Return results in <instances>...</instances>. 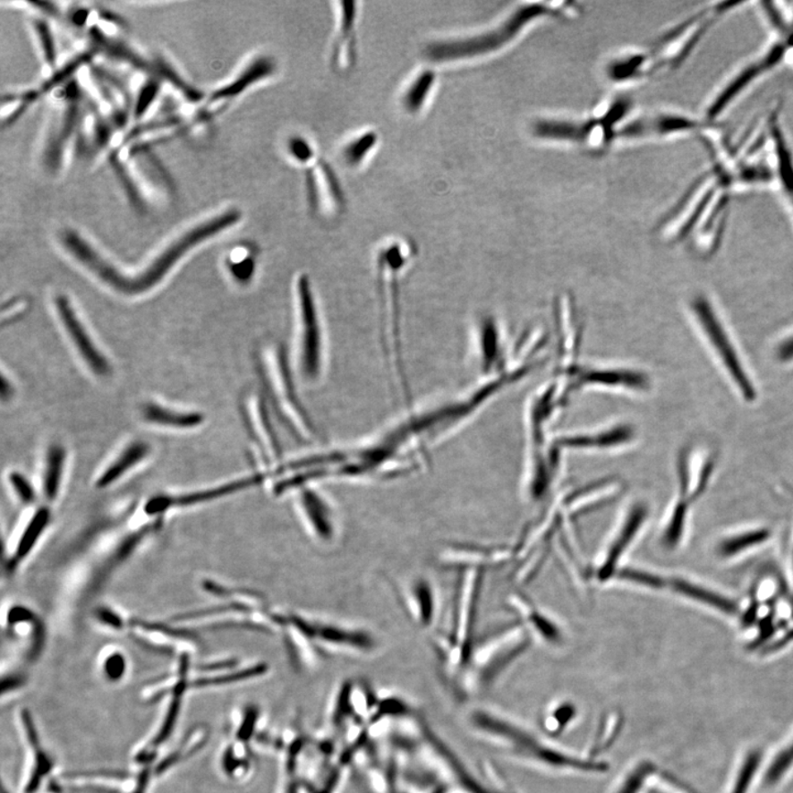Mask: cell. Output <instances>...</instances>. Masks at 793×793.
Segmentation results:
<instances>
[{
	"label": "cell",
	"instance_id": "obj_46",
	"mask_svg": "<svg viewBox=\"0 0 793 793\" xmlns=\"http://www.w3.org/2000/svg\"><path fill=\"white\" fill-rule=\"evenodd\" d=\"M11 391H12L11 385H9L7 383L6 379H4V377H3V379H2V395H3L4 398H6V396H8L9 394H11Z\"/></svg>",
	"mask_w": 793,
	"mask_h": 793
},
{
	"label": "cell",
	"instance_id": "obj_1",
	"mask_svg": "<svg viewBox=\"0 0 793 793\" xmlns=\"http://www.w3.org/2000/svg\"><path fill=\"white\" fill-rule=\"evenodd\" d=\"M241 212L237 209L217 215L209 221L200 224L181 236L178 241L166 248L162 254L152 262L149 269L142 272V275L129 278L123 276L116 269L100 257L82 237L74 232H66L64 235V243L76 260L82 262L85 267L92 270L105 284L111 286L113 289L123 294L137 295L154 288L165 278L166 275L174 269L181 258L192 250L199 243L208 241L217 234L226 231V228L235 226L240 222Z\"/></svg>",
	"mask_w": 793,
	"mask_h": 793
},
{
	"label": "cell",
	"instance_id": "obj_17",
	"mask_svg": "<svg viewBox=\"0 0 793 793\" xmlns=\"http://www.w3.org/2000/svg\"><path fill=\"white\" fill-rule=\"evenodd\" d=\"M208 738L209 730L204 726H199V728L191 730L188 737L179 744V746L174 752H171L168 756L157 763L156 767H154L155 775H164L170 769L193 756L204 746V744L208 742Z\"/></svg>",
	"mask_w": 793,
	"mask_h": 793
},
{
	"label": "cell",
	"instance_id": "obj_10",
	"mask_svg": "<svg viewBox=\"0 0 793 793\" xmlns=\"http://www.w3.org/2000/svg\"><path fill=\"white\" fill-rule=\"evenodd\" d=\"M55 305L57 314H59L61 321L64 322L66 332L86 364L98 376L108 375L112 371L111 365L98 351V348L94 345L92 338L90 337L78 315L75 314L69 299L65 295H59L56 298Z\"/></svg>",
	"mask_w": 793,
	"mask_h": 793
},
{
	"label": "cell",
	"instance_id": "obj_40",
	"mask_svg": "<svg viewBox=\"0 0 793 793\" xmlns=\"http://www.w3.org/2000/svg\"><path fill=\"white\" fill-rule=\"evenodd\" d=\"M777 184L780 185V188L782 191L783 195L787 199L788 204L791 209V212L793 214V172L788 174L786 175H782L781 178L778 179Z\"/></svg>",
	"mask_w": 793,
	"mask_h": 793
},
{
	"label": "cell",
	"instance_id": "obj_37",
	"mask_svg": "<svg viewBox=\"0 0 793 793\" xmlns=\"http://www.w3.org/2000/svg\"><path fill=\"white\" fill-rule=\"evenodd\" d=\"M289 151L294 159L301 162V164L308 162L313 157L311 145L307 141L303 140V138H294V140L290 141Z\"/></svg>",
	"mask_w": 793,
	"mask_h": 793
},
{
	"label": "cell",
	"instance_id": "obj_8",
	"mask_svg": "<svg viewBox=\"0 0 793 793\" xmlns=\"http://www.w3.org/2000/svg\"><path fill=\"white\" fill-rule=\"evenodd\" d=\"M297 298L301 370L305 376L314 379L321 365V340L311 289L304 277L298 281Z\"/></svg>",
	"mask_w": 793,
	"mask_h": 793
},
{
	"label": "cell",
	"instance_id": "obj_16",
	"mask_svg": "<svg viewBox=\"0 0 793 793\" xmlns=\"http://www.w3.org/2000/svg\"><path fill=\"white\" fill-rule=\"evenodd\" d=\"M340 36L334 50V64L340 68L350 64L354 52V29L356 21V4L342 3Z\"/></svg>",
	"mask_w": 793,
	"mask_h": 793
},
{
	"label": "cell",
	"instance_id": "obj_4",
	"mask_svg": "<svg viewBox=\"0 0 793 793\" xmlns=\"http://www.w3.org/2000/svg\"><path fill=\"white\" fill-rule=\"evenodd\" d=\"M696 321L702 332L704 333L710 345L713 347L715 354L722 362L724 369L732 379L735 386L744 399L753 401L756 399V389L748 376V372L743 364L742 358L730 338L728 329L713 309V305L704 297H696L691 303Z\"/></svg>",
	"mask_w": 793,
	"mask_h": 793
},
{
	"label": "cell",
	"instance_id": "obj_21",
	"mask_svg": "<svg viewBox=\"0 0 793 793\" xmlns=\"http://www.w3.org/2000/svg\"><path fill=\"white\" fill-rule=\"evenodd\" d=\"M671 586L677 593L690 597V599L701 601V603L710 605L712 608L723 611V613L735 614L738 611L737 604H735L733 601L728 599V597L714 593V592L703 589V587L692 584L690 582L681 579H673L671 581Z\"/></svg>",
	"mask_w": 793,
	"mask_h": 793
},
{
	"label": "cell",
	"instance_id": "obj_6",
	"mask_svg": "<svg viewBox=\"0 0 793 793\" xmlns=\"http://www.w3.org/2000/svg\"><path fill=\"white\" fill-rule=\"evenodd\" d=\"M264 358L262 370L269 386L272 404L284 422L300 438L310 439L313 436L312 424L300 407L297 396L294 394L293 383L289 379L284 356L279 348L274 345Z\"/></svg>",
	"mask_w": 793,
	"mask_h": 793
},
{
	"label": "cell",
	"instance_id": "obj_31",
	"mask_svg": "<svg viewBox=\"0 0 793 793\" xmlns=\"http://www.w3.org/2000/svg\"><path fill=\"white\" fill-rule=\"evenodd\" d=\"M105 678L108 681L117 682L123 679L126 673V659L122 653L115 652L105 659L103 665Z\"/></svg>",
	"mask_w": 793,
	"mask_h": 793
},
{
	"label": "cell",
	"instance_id": "obj_18",
	"mask_svg": "<svg viewBox=\"0 0 793 793\" xmlns=\"http://www.w3.org/2000/svg\"><path fill=\"white\" fill-rule=\"evenodd\" d=\"M149 452V447L143 442H135L131 444L125 451H124L116 461L109 465L103 475L97 482V487L99 490L107 489L114 482L118 481L125 473L132 466H135L147 456Z\"/></svg>",
	"mask_w": 793,
	"mask_h": 793
},
{
	"label": "cell",
	"instance_id": "obj_9",
	"mask_svg": "<svg viewBox=\"0 0 793 793\" xmlns=\"http://www.w3.org/2000/svg\"><path fill=\"white\" fill-rule=\"evenodd\" d=\"M377 740L370 739L355 755L352 771L360 777L366 793H396L390 753L380 752Z\"/></svg>",
	"mask_w": 793,
	"mask_h": 793
},
{
	"label": "cell",
	"instance_id": "obj_36",
	"mask_svg": "<svg viewBox=\"0 0 793 793\" xmlns=\"http://www.w3.org/2000/svg\"><path fill=\"white\" fill-rule=\"evenodd\" d=\"M158 93V83L156 81H150L149 83L143 86L142 90L136 103V117H141V114L147 111L149 105L154 102Z\"/></svg>",
	"mask_w": 793,
	"mask_h": 793
},
{
	"label": "cell",
	"instance_id": "obj_2",
	"mask_svg": "<svg viewBox=\"0 0 793 793\" xmlns=\"http://www.w3.org/2000/svg\"><path fill=\"white\" fill-rule=\"evenodd\" d=\"M559 13L560 9L548 7L547 4H527L511 13L505 21L481 35L433 42L425 49V55L432 61L447 62L490 55L514 41L519 33L538 19L554 17Z\"/></svg>",
	"mask_w": 793,
	"mask_h": 793
},
{
	"label": "cell",
	"instance_id": "obj_24",
	"mask_svg": "<svg viewBox=\"0 0 793 793\" xmlns=\"http://www.w3.org/2000/svg\"><path fill=\"white\" fill-rule=\"evenodd\" d=\"M65 461L64 448L60 446L51 447L47 453V470L45 476V491L47 499L55 500L59 491L62 472Z\"/></svg>",
	"mask_w": 793,
	"mask_h": 793
},
{
	"label": "cell",
	"instance_id": "obj_11",
	"mask_svg": "<svg viewBox=\"0 0 793 793\" xmlns=\"http://www.w3.org/2000/svg\"><path fill=\"white\" fill-rule=\"evenodd\" d=\"M261 475H254L247 477V479L238 480L228 482V484L215 487V489L197 491V493L183 495L178 497L159 495L154 497L148 501L145 510L148 515H157L164 513L171 507H188V506L205 503L221 497L231 495L237 490L248 489V487L260 484L261 482Z\"/></svg>",
	"mask_w": 793,
	"mask_h": 793
},
{
	"label": "cell",
	"instance_id": "obj_3",
	"mask_svg": "<svg viewBox=\"0 0 793 793\" xmlns=\"http://www.w3.org/2000/svg\"><path fill=\"white\" fill-rule=\"evenodd\" d=\"M407 261L398 243L387 246L379 260L381 298L384 301V337L390 369L399 380L401 390L405 394V377L401 366L398 331V276Z\"/></svg>",
	"mask_w": 793,
	"mask_h": 793
},
{
	"label": "cell",
	"instance_id": "obj_42",
	"mask_svg": "<svg viewBox=\"0 0 793 793\" xmlns=\"http://www.w3.org/2000/svg\"><path fill=\"white\" fill-rule=\"evenodd\" d=\"M778 360L787 362L793 360V334L780 343L777 348Z\"/></svg>",
	"mask_w": 793,
	"mask_h": 793
},
{
	"label": "cell",
	"instance_id": "obj_34",
	"mask_svg": "<svg viewBox=\"0 0 793 793\" xmlns=\"http://www.w3.org/2000/svg\"><path fill=\"white\" fill-rule=\"evenodd\" d=\"M9 480H11L14 491H16L19 499H21L23 503L32 504L33 501H35V490H33L30 482L27 481L25 476L19 474V473H13L11 477H9Z\"/></svg>",
	"mask_w": 793,
	"mask_h": 793
},
{
	"label": "cell",
	"instance_id": "obj_14",
	"mask_svg": "<svg viewBox=\"0 0 793 793\" xmlns=\"http://www.w3.org/2000/svg\"><path fill=\"white\" fill-rule=\"evenodd\" d=\"M275 62L269 59V57H258V59L252 61L232 83L217 90V92L213 94L212 99L219 100L234 98L237 97V95L242 94L243 90H246L250 86L260 82V81L264 79L269 78L270 75L275 73Z\"/></svg>",
	"mask_w": 793,
	"mask_h": 793
},
{
	"label": "cell",
	"instance_id": "obj_29",
	"mask_svg": "<svg viewBox=\"0 0 793 793\" xmlns=\"http://www.w3.org/2000/svg\"><path fill=\"white\" fill-rule=\"evenodd\" d=\"M524 615L527 616V619L530 625H533L534 629H537L541 636L548 640H558L560 637V633L557 627H554V624L550 622L547 618L546 615L540 613L539 610H534L532 605L525 603L524 605Z\"/></svg>",
	"mask_w": 793,
	"mask_h": 793
},
{
	"label": "cell",
	"instance_id": "obj_27",
	"mask_svg": "<svg viewBox=\"0 0 793 793\" xmlns=\"http://www.w3.org/2000/svg\"><path fill=\"white\" fill-rule=\"evenodd\" d=\"M686 510L687 504L683 499L677 504L675 510H673L670 523H669L665 537H663V542L669 549L675 548L680 542L683 530H685Z\"/></svg>",
	"mask_w": 793,
	"mask_h": 793
},
{
	"label": "cell",
	"instance_id": "obj_25",
	"mask_svg": "<svg viewBox=\"0 0 793 793\" xmlns=\"http://www.w3.org/2000/svg\"><path fill=\"white\" fill-rule=\"evenodd\" d=\"M772 533L768 529L754 530V532L745 533L739 536L725 540L720 544L719 553L722 557H732L735 554L747 550V549L757 544L765 542L771 538Z\"/></svg>",
	"mask_w": 793,
	"mask_h": 793
},
{
	"label": "cell",
	"instance_id": "obj_32",
	"mask_svg": "<svg viewBox=\"0 0 793 793\" xmlns=\"http://www.w3.org/2000/svg\"><path fill=\"white\" fill-rule=\"evenodd\" d=\"M131 624L133 626H137V627H141L146 630H151V632H159L161 634L166 635V636L183 639H195V635L188 632V630L170 627V626H166L164 624L148 623L145 622V620L138 619L131 620Z\"/></svg>",
	"mask_w": 793,
	"mask_h": 793
},
{
	"label": "cell",
	"instance_id": "obj_45",
	"mask_svg": "<svg viewBox=\"0 0 793 793\" xmlns=\"http://www.w3.org/2000/svg\"><path fill=\"white\" fill-rule=\"evenodd\" d=\"M757 606H752L751 609L748 610L747 613L744 616V622L746 624H751L755 619V616H756Z\"/></svg>",
	"mask_w": 793,
	"mask_h": 793
},
{
	"label": "cell",
	"instance_id": "obj_5",
	"mask_svg": "<svg viewBox=\"0 0 793 793\" xmlns=\"http://www.w3.org/2000/svg\"><path fill=\"white\" fill-rule=\"evenodd\" d=\"M788 55L789 50L785 40L777 39L772 47L763 52V55L745 64L737 73L730 76L729 81H726L722 88L710 99L704 117L710 123L718 122V119L723 116V114L728 112L755 83L781 65Z\"/></svg>",
	"mask_w": 793,
	"mask_h": 793
},
{
	"label": "cell",
	"instance_id": "obj_35",
	"mask_svg": "<svg viewBox=\"0 0 793 793\" xmlns=\"http://www.w3.org/2000/svg\"><path fill=\"white\" fill-rule=\"evenodd\" d=\"M37 30L39 33L40 43L43 52H45L46 60L47 64L54 65L55 62V50L49 28H47L46 23L38 22Z\"/></svg>",
	"mask_w": 793,
	"mask_h": 793
},
{
	"label": "cell",
	"instance_id": "obj_44",
	"mask_svg": "<svg viewBox=\"0 0 793 793\" xmlns=\"http://www.w3.org/2000/svg\"><path fill=\"white\" fill-rule=\"evenodd\" d=\"M793 640V629L790 630L789 633L786 634L781 639L778 640L777 643L772 644V646H769L766 649V652H772L778 651V649H781L786 646V644L791 643Z\"/></svg>",
	"mask_w": 793,
	"mask_h": 793
},
{
	"label": "cell",
	"instance_id": "obj_22",
	"mask_svg": "<svg viewBox=\"0 0 793 793\" xmlns=\"http://www.w3.org/2000/svg\"><path fill=\"white\" fill-rule=\"evenodd\" d=\"M267 671H269V667L266 666V663H258V665L240 669V670L233 669V670L228 672L224 671L222 673H215L213 676L200 678V679L190 682V687L203 689V687L234 685V683L248 681L264 676Z\"/></svg>",
	"mask_w": 793,
	"mask_h": 793
},
{
	"label": "cell",
	"instance_id": "obj_33",
	"mask_svg": "<svg viewBox=\"0 0 793 793\" xmlns=\"http://www.w3.org/2000/svg\"><path fill=\"white\" fill-rule=\"evenodd\" d=\"M793 765V743L783 751L769 769L768 776L773 781H780Z\"/></svg>",
	"mask_w": 793,
	"mask_h": 793
},
{
	"label": "cell",
	"instance_id": "obj_30",
	"mask_svg": "<svg viewBox=\"0 0 793 793\" xmlns=\"http://www.w3.org/2000/svg\"><path fill=\"white\" fill-rule=\"evenodd\" d=\"M615 577L625 582L634 583V584L652 587V589H661L665 586V580L661 577L648 572L635 570V568H622L616 573Z\"/></svg>",
	"mask_w": 793,
	"mask_h": 793
},
{
	"label": "cell",
	"instance_id": "obj_39",
	"mask_svg": "<svg viewBox=\"0 0 793 793\" xmlns=\"http://www.w3.org/2000/svg\"><path fill=\"white\" fill-rule=\"evenodd\" d=\"M36 620L35 614L30 610L23 608V606H14V608L8 611V624L11 625L35 623Z\"/></svg>",
	"mask_w": 793,
	"mask_h": 793
},
{
	"label": "cell",
	"instance_id": "obj_7",
	"mask_svg": "<svg viewBox=\"0 0 793 793\" xmlns=\"http://www.w3.org/2000/svg\"><path fill=\"white\" fill-rule=\"evenodd\" d=\"M713 123L708 119L697 118L691 115L675 112H659L634 119L627 125L619 128L618 138L625 140H666L683 136L696 135L705 132Z\"/></svg>",
	"mask_w": 793,
	"mask_h": 793
},
{
	"label": "cell",
	"instance_id": "obj_28",
	"mask_svg": "<svg viewBox=\"0 0 793 793\" xmlns=\"http://www.w3.org/2000/svg\"><path fill=\"white\" fill-rule=\"evenodd\" d=\"M762 755L759 752L748 754L746 761L744 762L742 769H740L737 780L730 793H747L748 788L754 780L755 773L757 772L759 763H761Z\"/></svg>",
	"mask_w": 793,
	"mask_h": 793
},
{
	"label": "cell",
	"instance_id": "obj_19",
	"mask_svg": "<svg viewBox=\"0 0 793 793\" xmlns=\"http://www.w3.org/2000/svg\"><path fill=\"white\" fill-rule=\"evenodd\" d=\"M143 417L147 422L178 429L199 427L204 422L202 414L179 413V411L162 408L156 404L146 405L143 409Z\"/></svg>",
	"mask_w": 793,
	"mask_h": 793
},
{
	"label": "cell",
	"instance_id": "obj_26",
	"mask_svg": "<svg viewBox=\"0 0 793 793\" xmlns=\"http://www.w3.org/2000/svg\"><path fill=\"white\" fill-rule=\"evenodd\" d=\"M377 142L376 133L372 132L362 133L347 143L342 151L344 160L350 166L361 165L365 158L374 149Z\"/></svg>",
	"mask_w": 793,
	"mask_h": 793
},
{
	"label": "cell",
	"instance_id": "obj_43",
	"mask_svg": "<svg viewBox=\"0 0 793 793\" xmlns=\"http://www.w3.org/2000/svg\"><path fill=\"white\" fill-rule=\"evenodd\" d=\"M162 72H164V74L166 76V78H169L172 83L176 85V80H179V78L178 76H176V74L174 73V72H172V70H169L168 68H164L162 69ZM178 86H180L181 90H184L186 94L190 95L191 99L198 100L200 98H199L200 95L195 92V90L189 88V86L184 84L183 82H181V81H178Z\"/></svg>",
	"mask_w": 793,
	"mask_h": 793
},
{
	"label": "cell",
	"instance_id": "obj_12",
	"mask_svg": "<svg viewBox=\"0 0 793 793\" xmlns=\"http://www.w3.org/2000/svg\"><path fill=\"white\" fill-rule=\"evenodd\" d=\"M647 515L648 510L644 506L640 505L634 507L628 516L627 522L625 523L615 541L610 544V550L606 553L601 567L597 570L599 580L605 582L615 577L618 571L619 562L622 561L626 551L636 538Z\"/></svg>",
	"mask_w": 793,
	"mask_h": 793
},
{
	"label": "cell",
	"instance_id": "obj_20",
	"mask_svg": "<svg viewBox=\"0 0 793 793\" xmlns=\"http://www.w3.org/2000/svg\"><path fill=\"white\" fill-rule=\"evenodd\" d=\"M49 509L42 507L37 511V514L33 516L30 523L27 525L25 533H22L21 541H19L17 546V550L14 552L12 561L9 562V570H14V568L19 566V563L25 560L29 556V553L31 552L33 547H35L38 539H39L42 533L45 532L47 524H49Z\"/></svg>",
	"mask_w": 793,
	"mask_h": 793
},
{
	"label": "cell",
	"instance_id": "obj_15",
	"mask_svg": "<svg viewBox=\"0 0 793 793\" xmlns=\"http://www.w3.org/2000/svg\"><path fill=\"white\" fill-rule=\"evenodd\" d=\"M221 768L228 780H245L254 768L251 744L233 738L222 754Z\"/></svg>",
	"mask_w": 793,
	"mask_h": 793
},
{
	"label": "cell",
	"instance_id": "obj_38",
	"mask_svg": "<svg viewBox=\"0 0 793 793\" xmlns=\"http://www.w3.org/2000/svg\"><path fill=\"white\" fill-rule=\"evenodd\" d=\"M95 618H97L100 623L107 625V627H111L113 629H122L124 627V620L121 616L117 613H115L114 610L108 608H98L95 610Z\"/></svg>",
	"mask_w": 793,
	"mask_h": 793
},
{
	"label": "cell",
	"instance_id": "obj_23",
	"mask_svg": "<svg viewBox=\"0 0 793 793\" xmlns=\"http://www.w3.org/2000/svg\"><path fill=\"white\" fill-rule=\"evenodd\" d=\"M436 82L432 71L424 70L408 86L403 97V105L411 114L422 111Z\"/></svg>",
	"mask_w": 793,
	"mask_h": 793
},
{
	"label": "cell",
	"instance_id": "obj_41",
	"mask_svg": "<svg viewBox=\"0 0 793 793\" xmlns=\"http://www.w3.org/2000/svg\"><path fill=\"white\" fill-rule=\"evenodd\" d=\"M23 683H25V678L21 675H9L8 677H4L2 683L3 696L18 690L19 687L23 686Z\"/></svg>",
	"mask_w": 793,
	"mask_h": 793
},
{
	"label": "cell",
	"instance_id": "obj_47",
	"mask_svg": "<svg viewBox=\"0 0 793 793\" xmlns=\"http://www.w3.org/2000/svg\"><path fill=\"white\" fill-rule=\"evenodd\" d=\"M3 793H12V792H11V791H8V790L6 789V787H4Z\"/></svg>",
	"mask_w": 793,
	"mask_h": 793
},
{
	"label": "cell",
	"instance_id": "obj_13",
	"mask_svg": "<svg viewBox=\"0 0 793 793\" xmlns=\"http://www.w3.org/2000/svg\"><path fill=\"white\" fill-rule=\"evenodd\" d=\"M21 724L29 747L31 749L32 763L26 781L25 793H36L43 781L50 776L55 768L54 759L43 749L37 726L28 711L21 712Z\"/></svg>",
	"mask_w": 793,
	"mask_h": 793
}]
</instances>
